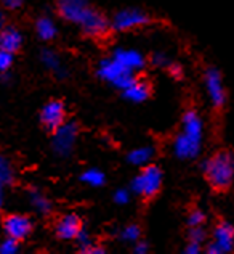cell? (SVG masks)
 I'll return each instance as SVG.
<instances>
[{
    "mask_svg": "<svg viewBox=\"0 0 234 254\" xmlns=\"http://www.w3.org/2000/svg\"><path fill=\"white\" fill-rule=\"evenodd\" d=\"M2 19H3V18H2V15H0V29L3 28V26H2Z\"/></svg>",
    "mask_w": 234,
    "mask_h": 254,
    "instance_id": "cell-26",
    "label": "cell"
},
{
    "mask_svg": "<svg viewBox=\"0 0 234 254\" xmlns=\"http://www.w3.org/2000/svg\"><path fill=\"white\" fill-rule=\"evenodd\" d=\"M151 19L148 15L138 11V10H127L119 13L114 19V28L119 31H127V29H133V28H140L146 23H149Z\"/></svg>",
    "mask_w": 234,
    "mask_h": 254,
    "instance_id": "cell-8",
    "label": "cell"
},
{
    "mask_svg": "<svg viewBox=\"0 0 234 254\" xmlns=\"http://www.w3.org/2000/svg\"><path fill=\"white\" fill-rule=\"evenodd\" d=\"M169 71H170V74H172V76H175V77H182V68H180L178 64H172L170 68H169Z\"/></svg>",
    "mask_w": 234,
    "mask_h": 254,
    "instance_id": "cell-24",
    "label": "cell"
},
{
    "mask_svg": "<svg viewBox=\"0 0 234 254\" xmlns=\"http://www.w3.org/2000/svg\"><path fill=\"white\" fill-rule=\"evenodd\" d=\"M233 172H234L233 155L228 150L218 151L204 166V176L215 191L230 190V187L233 184Z\"/></svg>",
    "mask_w": 234,
    "mask_h": 254,
    "instance_id": "cell-1",
    "label": "cell"
},
{
    "mask_svg": "<svg viewBox=\"0 0 234 254\" xmlns=\"http://www.w3.org/2000/svg\"><path fill=\"white\" fill-rule=\"evenodd\" d=\"M64 119H66V110L63 102H59V100H50L42 108V111H40V123H42L44 129L50 132L61 129Z\"/></svg>",
    "mask_w": 234,
    "mask_h": 254,
    "instance_id": "cell-4",
    "label": "cell"
},
{
    "mask_svg": "<svg viewBox=\"0 0 234 254\" xmlns=\"http://www.w3.org/2000/svg\"><path fill=\"white\" fill-rule=\"evenodd\" d=\"M37 31L42 39L45 41H50V39L55 37V26L50 21L48 18H42L40 21L37 23Z\"/></svg>",
    "mask_w": 234,
    "mask_h": 254,
    "instance_id": "cell-14",
    "label": "cell"
},
{
    "mask_svg": "<svg viewBox=\"0 0 234 254\" xmlns=\"http://www.w3.org/2000/svg\"><path fill=\"white\" fill-rule=\"evenodd\" d=\"M160 185H162V172H160L157 166H152V164L146 166L141 171V174L135 179V182H133L135 190L140 195H143L148 201L157 195L160 190Z\"/></svg>",
    "mask_w": 234,
    "mask_h": 254,
    "instance_id": "cell-2",
    "label": "cell"
},
{
    "mask_svg": "<svg viewBox=\"0 0 234 254\" xmlns=\"http://www.w3.org/2000/svg\"><path fill=\"white\" fill-rule=\"evenodd\" d=\"M90 10L87 0H58V11L68 21L80 23Z\"/></svg>",
    "mask_w": 234,
    "mask_h": 254,
    "instance_id": "cell-6",
    "label": "cell"
},
{
    "mask_svg": "<svg viewBox=\"0 0 234 254\" xmlns=\"http://www.w3.org/2000/svg\"><path fill=\"white\" fill-rule=\"evenodd\" d=\"M18 245H19V242H16V240H13V238H8L6 242L0 245V254H15L18 251Z\"/></svg>",
    "mask_w": 234,
    "mask_h": 254,
    "instance_id": "cell-17",
    "label": "cell"
},
{
    "mask_svg": "<svg viewBox=\"0 0 234 254\" xmlns=\"http://www.w3.org/2000/svg\"><path fill=\"white\" fill-rule=\"evenodd\" d=\"M82 180H85V182H89L92 185H101L104 182V177L99 171H89L82 176Z\"/></svg>",
    "mask_w": 234,
    "mask_h": 254,
    "instance_id": "cell-16",
    "label": "cell"
},
{
    "mask_svg": "<svg viewBox=\"0 0 234 254\" xmlns=\"http://www.w3.org/2000/svg\"><path fill=\"white\" fill-rule=\"evenodd\" d=\"M207 85H209V92L212 95L213 105L217 108H222L226 102V93L222 85V77H220L217 69H209V72H207Z\"/></svg>",
    "mask_w": 234,
    "mask_h": 254,
    "instance_id": "cell-11",
    "label": "cell"
},
{
    "mask_svg": "<svg viewBox=\"0 0 234 254\" xmlns=\"http://www.w3.org/2000/svg\"><path fill=\"white\" fill-rule=\"evenodd\" d=\"M204 220H205V217H204V212H202V211L194 209L192 212H189L188 224H189L191 227H199V225H202Z\"/></svg>",
    "mask_w": 234,
    "mask_h": 254,
    "instance_id": "cell-18",
    "label": "cell"
},
{
    "mask_svg": "<svg viewBox=\"0 0 234 254\" xmlns=\"http://www.w3.org/2000/svg\"><path fill=\"white\" fill-rule=\"evenodd\" d=\"M13 63V53L0 50V71H6Z\"/></svg>",
    "mask_w": 234,
    "mask_h": 254,
    "instance_id": "cell-19",
    "label": "cell"
},
{
    "mask_svg": "<svg viewBox=\"0 0 234 254\" xmlns=\"http://www.w3.org/2000/svg\"><path fill=\"white\" fill-rule=\"evenodd\" d=\"M80 229H82L80 219L74 216V214H68V216H63L58 219L55 232H56V237L61 240H74L80 233Z\"/></svg>",
    "mask_w": 234,
    "mask_h": 254,
    "instance_id": "cell-9",
    "label": "cell"
},
{
    "mask_svg": "<svg viewBox=\"0 0 234 254\" xmlns=\"http://www.w3.org/2000/svg\"><path fill=\"white\" fill-rule=\"evenodd\" d=\"M185 130H186L185 138L189 140L191 143L197 145L200 138V121L194 111H189L185 115Z\"/></svg>",
    "mask_w": 234,
    "mask_h": 254,
    "instance_id": "cell-12",
    "label": "cell"
},
{
    "mask_svg": "<svg viewBox=\"0 0 234 254\" xmlns=\"http://www.w3.org/2000/svg\"><path fill=\"white\" fill-rule=\"evenodd\" d=\"M79 24L82 26L84 34L89 37H93V39H101L104 36H108L109 29H111L108 18H106L103 13H99L93 8L87 11V15L82 18V21Z\"/></svg>",
    "mask_w": 234,
    "mask_h": 254,
    "instance_id": "cell-3",
    "label": "cell"
},
{
    "mask_svg": "<svg viewBox=\"0 0 234 254\" xmlns=\"http://www.w3.org/2000/svg\"><path fill=\"white\" fill-rule=\"evenodd\" d=\"M3 230L10 238L16 240V242H23L32 232V222L26 216L10 214V216L3 217Z\"/></svg>",
    "mask_w": 234,
    "mask_h": 254,
    "instance_id": "cell-5",
    "label": "cell"
},
{
    "mask_svg": "<svg viewBox=\"0 0 234 254\" xmlns=\"http://www.w3.org/2000/svg\"><path fill=\"white\" fill-rule=\"evenodd\" d=\"M21 45H23V37L16 28H13V26H3L0 29V50L16 53L21 49Z\"/></svg>",
    "mask_w": 234,
    "mask_h": 254,
    "instance_id": "cell-10",
    "label": "cell"
},
{
    "mask_svg": "<svg viewBox=\"0 0 234 254\" xmlns=\"http://www.w3.org/2000/svg\"><path fill=\"white\" fill-rule=\"evenodd\" d=\"M127 97L135 100V102H143L151 95V84L148 81H137L127 87Z\"/></svg>",
    "mask_w": 234,
    "mask_h": 254,
    "instance_id": "cell-13",
    "label": "cell"
},
{
    "mask_svg": "<svg viewBox=\"0 0 234 254\" xmlns=\"http://www.w3.org/2000/svg\"><path fill=\"white\" fill-rule=\"evenodd\" d=\"M144 250H146V246L144 245H140L138 248H137V253H144Z\"/></svg>",
    "mask_w": 234,
    "mask_h": 254,
    "instance_id": "cell-25",
    "label": "cell"
},
{
    "mask_svg": "<svg viewBox=\"0 0 234 254\" xmlns=\"http://www.w3.org/2000/svg\"><path fill=\"white\" fill-rule=\"evenodd\" d=\"M205 237V233L204 230L200 229V225L199 227H191V232H189V238H191V242H196V243H200L204 240Z\"/></svg>",
    "mask_w": 234,
    "mask_h": 254,
    "instance_id": "cell-20",
    "label": "cell"
},
{
    "mask_svg": "<svg viewBox=\"0 0 234 254\" xmlns=\"http://www.w3.org/2000/svg\"><path fill=\"white\" fill-rule=\"evenodd\" d=\"M199 251H200V246H199V243H196V242H191L188 246H186V251H185V253L196 254V253H199Z\"/></svg>",
    "mask_w": 234,
    "mask_h": 254,
    "instance_id": "cell-23",
    "label": "cell"
},
{
    "mask_svg": "<svg viewBox=\"0 0 234 254\" xmlns=\"http://www.w3.org/2000/svg\"><path fill=\"white\" fill-rule=\"evenodd\" d=\"M151 158V150L148 148H140L137 151H133L130 155V161L135 163V164H141L144 161H148V159Z\"/></svg>",
    "mask_w": 234,
    "mask_h": 254,
    "instance_id": "cell-15",
    "label": "cell"
},
{
    "mask_svg": "<svg viewBox=\"0 0 234 254\" xmlns=\"http://www.w3.org/2000/svg\"><path fill=\"white\" fill-rule=\"evenodd\" d=\"M2 3L6 10H16L18 6H21L23 0H2Z\"/></svg>",
    "mask_w": 234,
    "mask_h": 254,
    "instance_id": "cell-21",
    "label": "cell"
},
{
    "mask_svg": "<svg viewBox=\"0 0 234 254\" xmlns=\"http://www.w3.org/2000/svg\"><path fill=\"white\" fill-rule=\"evenodd\" d=\"M233 227L226 222H220L215 229V243L209 245V253H230L233 250Z\"/></svg>",
    "mask_w": 234,
    "mask_h": 254,
    "instance_id": "cell-7",
    "label": "cell"
},
{
    "mask_svg": "<svg viewBox=\"0 0 234 254\" xmlns=\"http://www.w3.org/2000/svg\"><path fill=\"white\" fill-rule=\"evenodd\" d=\"M138 235H140V230H138V227H135V225H132L130 229H127V232H125V238L127 240H135Z\"/></svg>",
    "mask_w": 234,
    "mask_h": 254,
    "instance_id": "cell-22",
    "label": "cell"
}]
</instances>
